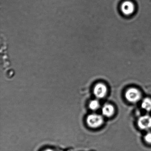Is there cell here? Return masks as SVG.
I'll return each instance as SVG.
<instances>
[{
    "mask_svg": "<svg viewBox=\"0 0 151 151\" xmlns=\"http://www.w3.org/2000/svg\"><path fill=\"white\" fill-rule=\"evenodd\" d=\"M86 122L90 127L93 128H98L103 124V118L100 115L92 114L88 116Z\"/></svg>",
    "mask_w": 151,
    "mask_h": 151,
    "instance_id": "obj_1",
    "label": "cell"
},
{
    "mask_svg": "<svg viewBox=\"0 0 151 151\" xmlns=\"http://www.w3.org/2000/svg\"><path fill=\"white\" fill-rule=\"evenodd\" d=\"M126 99L131 102H136L141 99V94L138 89L131 88L128 89L125 93Z\"/></svg>",
    "mask_w": 151,
    "mask_h": 151,
    "instance_id": "obj_2",
    "label": "cell"
},
{
    "mask_svg": "<svg viewBox=\"0 0 151 151\" xmlns=\"http://www.w3.org/2000/svg\"><path fill=\"white\" fill-rule=\"evenodd\" d=\"M121 11L124 15H131L133 14L135 11V6L132 1H126L122 3Z\"/></svg>",
    "mask_w": 151,
    "mask_h": 151,
    "instance_id": "obj_3",
    "label": "cell"
},
{
    "mask_svg": "<svg viewBox=\"0 0 151 151\" xmlns=\"http://www.w3.org/2000/svg\"><path fill=\"white\" fill-rule=\"evenodd\" d=\"M138 125L140 129L148 130L151 129V116L145 115L141 116L138 121Z\"/></svg>",
    "mask_w": 151,
    "mask_h": 151,
    "instance_id": "obj_4",
    "label": "cell"
},
{
    "mask_svg": "<svg viewBox=\"0 0 151 151\" xmlns=\"http://www.w3.org/2000/svg\"><path fill=\"white\" fill-rule=\"evenodd\" d=\"M107 89L104 84L99 83L97 84L93 89V93L96 97L99 99L104 98L107 93Z\"/></svg>",
    "mask_w": 151,
    "mask_h": 151,
    "instance_id": "obj_5",
    "label": "cell"
},
{
    "mask_svg": "<svg viewBox=\"0 0 151 151\" xmlns=\"http://www.w3.org/2000/svg\"><path fill=\"white\" fill-rule=\"evenodd\" d=\"M114 109L110 104H106L104 105L102 109V114L107 117L112 116L114 114Z\"/></svg>",
    "mask_w": 151,
    "mask_h": 151,
    "instance_id": "obj_6",
    "label": "cell"
},
{
    "mask_svg": "<svg viewBox=\"0 0 151 151\" xmlns=\"http://www.w3.org/2000/svg\"><path fill=\"white\" fill-rule=\"evenodd\" d=\"M141 107L146 111L151 110V99L146 98L144 99L141 103Z\"/></svg>",
    "mask_w": 151,
    "mask_h": 151,
    "instance_id": "obj_7",
    "label": "cell"
},
{
    "mask_svg": "<svg viewBox=\"0 0 151 151\" xmlns=\"http://www.w3.org/2000/svg\"><path fill=\"white\" fill-rule=\"evenodd\" d=\"M99 103L98 101L95 100L92 101L90 102L89 107L92 110H95L99 108Z\"/></svg>",
    "mask_w": 151,
    "mask_h": 151,
    "instance_id": "obj_8",
    "label": "cell"
},
{
    "mask_svg": "<svg viewBox=\"0 0 151 151\" xmlns=\"http://www.w3.org/2000/svg\"><path fill=\"white\" fill-rule=\"evenodd\" d=\"M145 139L146 142L149 144H151V132L147 133L145 137Z\"/></svg>",
    "mask_w": 151,
    "mask_h": 151,
    "instance_id": "obj_9",
    "label": "cell"
},
{
    "mask_svg": "<svg viewBox=\"0 0 151 151\" xmlns=\"http://www.w3.org/2000/svg\"><path fill=\"white\" fill-rule=\"evenodd\" d=\"M53 151L52 150V149H47V150H45V151Z\"/></svg>",
    "mask_w": 151,
    "mask_h": 151,
    "instance_id": "obj_10",
    "label": "cell"
}]
</instances>
